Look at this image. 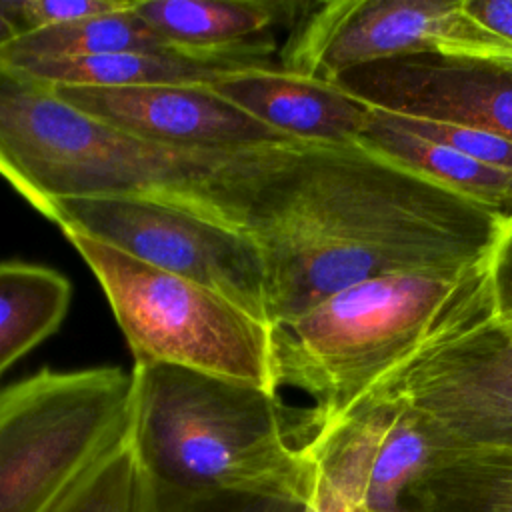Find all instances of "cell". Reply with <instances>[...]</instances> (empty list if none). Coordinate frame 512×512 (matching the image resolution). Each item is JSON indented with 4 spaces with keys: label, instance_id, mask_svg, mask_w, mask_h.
I'll return each instance as SVG.
<instances>
[{
    "label": "cell",
    "instance_id": "obj_1",
    "mask_svg": "<svg viewBox=\"0 0 512 512\" xmlns=\"http://www.w3.org/2000/svg\"><path fill=\"white\" fill-rule=\"evenodd\" d=\"M506 212L360 144H314L282 230L262 246L270 326L382 276L488 262Z\"/></svg>",
    "mask_w": 512,
    "mask_h": 512
},
{
    "label": "cell",
    "instance_id": "obj_2",
    "mask_svg": "<svg viewBox=\"0 0 512 512\" xmlns=\"http://www.w3.org/2000/svg\"><path fill=\"white\" fill-rule=\"evenodd\" d=\"M308 146L208 152L144 142L0 64V176L38 212L56 198L136 196L200 214L262 246L290 216Z\"/></svg>",
    "mask_w": 512,
    "mask_h": 512
},
{
    "label": "cell",
    "instance_id": "obj_3",
    "mask_svg": "<svg viewBox=\"0 0 512 512\" xmlns=\"http://www.w3.org/2000/svg\"><path fill=\"white\" fill-rule=\"evenodd\" d=\"M494 318L488 262L456 274H396L346 288L270 326L276 386L314 400L306 440L426 348Z\"/></svg>",
    "mask_w": 512,
    "mask_h": 512
},
{
    "label": "cell",
    "instance_id": "obj_4",
    "mask_svg": "<svg viewBox=\"0 0 512 512\" xmlns=\"http://www.w3.org/2000/svg\"><path fill=\"white\" fill-rule=\"evenodd\" d=\"M130 444L146 482L310 502L306 410L278 392L162 362H134Z\"/></svg>",
    "mask_w": 512,
    "mask_h": 512
},
{
    "label": "cell",
    "instance_id": "obj_5",
    "mask_svg": "<svg viewBox=\"0 0 512 512\" xmlns=\"http://www.w3.org/2000/svg\"><path fill=\"white\" fill-rule=\"evenodd\" d=\"M132 376L40 370L0 388V512H56L130 436Z\"/></svg>",
    "mask_w": 512,
    "mask_h": 512
},
{
    "label": "cell",
    "instance_id": "obj_6",
    "mask_svg": "<svg viewBox=\"0 0 512 512\" xmlns=\"http://www.w3.org/2000/svg\"><path fill=\"white\" fill-rule=\"evenodd\" d=\"M102 286L134 362H162L278 392L270 326L226 296L102 242L66 234Z\"/></svg>",
    "mask_w": 512,
    "mask_h": 512
},
{
    "label": "cell",
    "instance_id": "obj_7",
    "mask_svg": "<svg viewBox=\"0 0 512 512\" xmlns=\"http://www.w3.org/2000/svg\"><path fill=\"white\" fill-rule=\"evenodd\" d=\"M64 236L78 234L226 296L270 326L266 262L256 238L158 200L56 198L40 210Z\"/></svg>",
    "mask_w": 512,
    "mask_h": 512
},
{
    "label": "cell",
    "instance_id": "obj_8",
    "mask_svg": "<svg viewBox=\"0 0 512 512\" xmlns=\"http://www.w3.org/2000/svg\"><path fill=\"white\" fill-rule=\"evenodd\" d=\"M412 54L512 64V44L474 22L462 0H330L308 2L278 66L332 82L346 70Z\"/></svg>",
    "mask_w": 512,
    "mask_h": 512
},
{
    "label": "cell",
    "instance_id": "obj_9",
    "mask_svg": "<svg viewBox=\"0 0 512 512\" xmlns=\"http://www.w3.org/2000/svg\"><path fill=\"white\" fill-rule=\"evenodd\" d=\"M314 484L356 512H402L404 496L452 448L396 394H376L302 444Z\"/></svg>",
    "mask_w": 512,
    "mask_h": 512
},
{
    "label": "cell",
    "instance_id": "obj_10",
    "mask_svg": "<svg viewBox=\"0 0 512 512\" xmlns=\"http://www.w3.org/2000/svg\"><path fill=\"white\" fill-rule=\"evenodd\" d=\"M332 84L372 110L468 126L512 142V70L502 62L412 54L346 70Z\"/></svg>",
    "mask_w": 512,
    "mask_h": 512
},
{
    "label": "cell",
    "instance_id": "obj_11",
    "mask_svg": "<svg viewBox=\"0 0 512 512\" xmlns=\"http://www.w3.org/2000/svg\"><path fill=\"white\" fill-rule=\"evenodd\" d=\"M88 116L144 142L208 152L294 144L210 86H50Z\"/></svg>",
    "mask_w": 512,
    "mask_h": 512
},
{
    "label": "cell",
    "instance_id": "obj_12",
    "mask_svg": "<svg viewBox=\"0 0 512 512\" xmlns=\"http://www.w3.org/2000/svg\"><path fill=\"white\" fill-rule=\"evenodd\" d=\"M210 88L294 142H358L372 116L370 106L332 82L296 74L278 64L230 72Z\"/></svg>",
    "mask_w": 512,
    "mask_h": 512
},
{
    "label": "cell",
    "instance_id": "obj_13",
    "mask_svg": "<svg viewBox=\"0 0 512 512\" xmlns=\"http://www.w3.org/2000/svg\"><path fill=\"white\" fill-rule=\"evenodd\" d=\"M274 38L232 52H196L154 46L40 64L22 72L48 86H212L222 76L256 66H272Z\"/></svg>",
    "mask_w": 512,
    "mask_h": 512
},
{
    "label": "cell",
    "instance_id": "obj_14",
    "mask_svg": "<svg viewBox=\"0 0 512 512\" xmlns=\"http://www.w3.org/2000/svg\"><path fill=\"white\" fill-rule=\"evenodd\" d=\"M308 2L284 0H132V10L170 46L232 52L294 26Z\"/></svg>",
    "mask_w": 512,
    "mask_h": 512
},
{
    "label": "cell",
    "instance_id": "obj_15",
    "mask_svg": "<svg viewBox=\"0 0 512 512\" xmlns=\"http://www.w3.org/2000/svg\"><path fill=\"white\" fill-rule=\"evenodd\" d=\"M402 512H512V448L446 452L406 492Z\"/></svg>",
    "mask_w": 512,
    "mask_h": 512
},
{
    "label": "cell",
    "instance_id": "obj_16",
    "mask_svg": "<svg viewBox=\"0 0 512 512\" xmlns=\"http://www.w3.org/2000/svg\"><path fill=\"white\" fill-rule=\"evenodd\" d=\"M358 142L472 200L502 212L512 210L508 198L512 172L490 168L450 146L412 134L380 110H372L370 122Z\"/></svg>",
    "mask_w": 512,
    "mask_h": 512
},
{
    "label": "cell",
    "instance_id": "obj_17",
    "mask_svg": "<svg viewBox=\"0 0 512 512\" xmlns=\"http://www.w3.org/2000/svg\"><path fill=\"white\" fill-rule=\"evenodd\" d=\"M70 300L72 284L58 270L0 262V374L58 330Z\"/></svg>",
    "mask_w": 512,
    "mask_h": 512
},
{
    "label": "cell",
    "instance_id": "obj_18",
    "mask_svg": "<svg viewBox=\"0 0 512 512\" xmlns=\"http://www.w3.org/2000/svg\"><path fill=\"white\" fill-rule=\"evenodd\" d=\"M166 44L134 10L126 8L82 18L76 22L16 36L0 48V64L28 70L48 62H62L98 54L142 50Z\"/></svg>",
    "mask_w": 512,
    "mask_h": 512
},
{
    "label": "cell",
    "instance_id": "obj_19",
    "mask_svg": "<svg viewBox=\"0 0 512 512\" xmlns=\"http://www.w3.org/2000/svg\"><path fill=\"white\" fill-rule=\"evenodd\" d=\"M148 482L130 436L74 488L56 512H146Z\"/></svg>",
    "mask_w": 512,
    "mask_h": 512
},
{
    "label": "cell",
    "instance_id": "obj_20",
    "mask_svg": "<svg viewBox=\"0 0 512 512\" xmlns=\"http://www.w3.org/2000/svg\"><path fill=\"white\" fill-rule=\"evenodd\" d=\"M308 502L238 492H172L148 484L146 512H306Z\"/></svg>",
    "mask_w": 512,
    "mask_h": 512
},
{
    "label": "cell",
    "instance_id": "obj_21",
    "mask_svg": "<svg viewBox=\"0 0 512 512\" xmlns=\"http://www.w3.org/2000/svg\"><path fill=\"white\" fill-rule=\"evenodd\" d=\"M394 124L400 128L418 134L422 138L434 140L438 144L450 146L458 150L460 154L486 164L490 168H498L504 172H512V142L468 126L458 124H446V122H432V120H418V118H406L384 112Z\"/></svg>",
    "mask_w": 512,
    "mask_h": 512
},
{
    "label": "cell",
    "instance_id": "obj_22",
    "mask_svg": "<svg viewBox=\"0 0 512 512\" xmlns=\"http://www.w3.org/2000/svg\"><path fill=\"white\" fill-rule=\"evenodd\" d=\"M128 4L130 0H0V12L20 36L82 18L116 12Z\"/></svg>",
    "mask_w": 512,
    "mask_h": 512
},
{
    "label": "cell",
    "instance_id": "obj_23",
    "mask_svg": "<svg viewBox=\"0 0 512 512\" xmlns=\"http://www.w3.org/2000/svg\"><path fill=\"white\" fill-rule=\"evenodd\" d=\"M490 284L494 298V318L504 320L512 316V210L506 212L500 232L494 240L490 258Z\"/></svg>",
    "mask_w": 512,
    "mask_h": 512
},
{
    "label": "cell",
    "instance_id": "obj_24",
    "mask_svg": "<svg viewBox=\"0 0 512 512\" xmlns=\"http://www.w3.org/2000/svg\"><path fill=\"white\" fill-rule=\"evenodd\" d=\"M474 22L512 44V0H462Z\"/></svg>",
    "mask_w": 512,
    "mask_h": 512
},
{
    "label": "cell",
    "instance_id": "obj_25",
    "mask_svg": "<svg viewBox=\"0 0 512 512\" xmlns=\"http://www.w3.org/2000/svg\"><path fill=\"white\" fill-rule=\"evenodd\" d=\"M306 512H356V510L350 508L348 504H344L340 498H336L328 490L314 484V492H312Z\"/></svg>",
    "mask_w": 512,
    "mask_h": 512
},
{
    "label": "cell",
    "instance_id": "obj_26",
    "mask_svg": "<svg viewBox=\"0 0 512 512\" xmlns=\"http://www.w3.org/2000/svg\"><path fill=\"white\" fill-rule=\"evenodd\" d=\"M16 30L12 28V24L2 16L0 12V48H4L8 42H12L16 38Z\"/></svg>",
    "mask_w": 512,
    "mask_h": 512
},
{
    "label": "cell",
    "instance_id": "obj_27",
    "mask_svg": "<svg viewBox=\"0 0 512 512\" xmlns=\"http://www.w3.org/2000/svg\"><path fill=\"white\" fill-rule=\"evenodd\" d=\"M508 198H510V204H512V186H510V190H508Z\"/></svg>",
    "mask_w": 512,
    "mask_h": 512
},
{
    "label": "cell",
    "instance_id": "obj_28",
    "mask_svg": "<svg viewBox=\"0 0 512 512\" xmlns=\"http://www.w3.org/2000/svg\"><path fill=\"white\" fill-rule=\"evenodd\" d=\"M508 66H510V70H512V64H508Z\"/></svg>",
    "mask_w": 512,
    "mask_h": 512
}]
</instances>
